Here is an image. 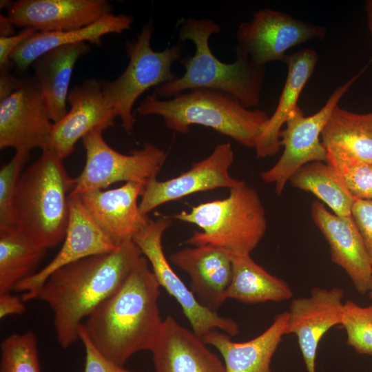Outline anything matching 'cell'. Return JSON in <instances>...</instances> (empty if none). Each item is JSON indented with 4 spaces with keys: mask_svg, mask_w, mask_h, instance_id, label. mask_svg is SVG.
Returning <instances> with one entry per match:
<instances>
[{
    "mask_svg": "<svg viewBox=\"0 0 372 372\" xmlns=\"http://www.w3.org/2000/svg\"><path fill=\"white\" fill-rule=\"evenodd\" d=\"M143 256L132 240L111 252L88 256L52 273L30 300L46 303L53 312L57 342L63 349L79 340L82 320L126 280Z\"/></svg>",
    "mask_w": 372,
    "mask_h": 372,
    "instance_id": "obj_1",
    "label": "cell"
},
{
    "mask_svg": "<svg viewBox=\"0 0 372 372\" xmlns=\"http://www.w3.org/2000/svg\"><path fill=\"white\" fill-rule=\"evenodd\" d=\"M159 288L148 260L142 256L123 284L83 324L101 353L124 366L134 354L150 351L164 320L158 304Z\"/></svg>",
    "mask_w": 372,
    "mask_h": 372,
    "instance_id": "obj_2",
    "label": "cell"
},
{
    "mask_svg": "<svg viewBox=\"0 0 372 372\" xmlns=\"http://www.w3.org/2000/svg\"><path fill=\"white\" fill-rule=\"evenodd\" d=\"M220 30V25L211 19H182L178 25V38L180 41H192L194 54L180 59L185 68L181 76L156 87L154 94L158 98L170 99L193 89H214L231 94L247 108L256 107L261 98L265 66L254 63L236 45V61L231 63L220 61L211 52L209 43L211 36Z\"/></svg>",
    "mask_w": 372,
    "mask_h": 372,
    "instance_id": "obj_3",
    "label": "cell"
},
{
    "mask_svg": "<svg viewBox=\"0 0 372 372\" xmlns=\"http://www.w3.org/2000/svg\"><path fill=\"white\" fill-rule=\"evenodd\" d=\"M63 158L50 148L23 171L14 199V229L46 250L65 236L70 215L69 198L74 187Z\"/></svg>",
    "mask_w": 372,
    "mask_h": 372,
    "instance_id": "obj_4",
    "label": "cell"
},
{
    "mask_svg": "<svg viewBox=\"0 0 372 372\" xmlns=\"http://www.w3.org/2000/svg\"><path fill=\"white\" fill-rule=\"evenodd\" d=\"M136 111L141 116H161L167 128L178 133H187L193 125H203L253 148L269 118L263 110L247 108L231 94L208 88L190 90L168 99L152 94Z\"/></svg>",
    "mask_w": 372,
    "mask_h": 372,
    "instance_id": "obj_5",
    "label": "cell"
},
{
    "mask_svg": "<svg viewBox=\"0 0 372 372\" xmlns=\"http://www.w3.org/2000/svg\"><path fill=\"white\" fill-rule=\"evenodd\" d=\"M229 189L227 197L192 206L172 218L198 226L185 243L211 245L232 254L250 255L267 227L265 207L258 192L242 181Z\"/></svg>",
    "mask_w": 372,
    "mask_h": 372,
    "instance_id": "obj_6",
    "label": "cell"
},
{
    "mask_svg": "<svg viewBox=\"0 0 372 372\" xmlns=\"http://www.w3.org/2000/svg\"><path fill=\"white\" fill-rule=\"evenodd\" d=\"M153 32L150 21L135 38L125 42L129 62L122 74L113 81H100L106 103L129 134L135 123L132 109L137 99L149 88L178 78L172 67L181 58L182 45L178 43L155 51L151 46Z\"/></svg>",
    "mask_w": 372,
    "mask_h": 372,
    "instance_id": "obj_7",
    "label": "cell"
},
{
    "mask_svg": "<svg viewBox=\"0 0 372 372\" xmlns=\"http://www.w3.org/2000/svg\"><path fill=\"white\" fill-rule=\"evenodd\" d=\"M102 130L96 129L82 138L85 164L74 178L70 196L103 189L121 181L144 185L156 178L167 158V153L146 142L138 149L124 154L112 148L104 140Z\"/></svg>",
    "mask_w": 372,
    "mask_h": 372,
    "instance_id": "obj_8",
    "label": "cell"
},
{
    "mask_svg": "<svg viewBox=\"0 0 372 372\" xmlns=\"http://www.w3.org/2000/svg\"><path fill=\"white\" fill-rule=\"evenodd\" d=\"M366 67L338 86L325 105L316 113L305 116L298 106L289 116L285 123L286 127L280 133L283 152L276 163L260 175L264 182L275 185V192L278 195L282 194L287 183L300 167L313 161L326 162L327 151L320 136L340 99L364 73Z\"/></svg>",
    "mask_w": 372,
    "mask_h": 372,
    "instance_id": "obj_9",
    "label": "cell"
},
{
    "mask_svg": "<svg viewBox=\"0 0 372 372\" xmlns=\"http://www.w3.org/2000/svg\"><path fill=\"white\" fill-rule=\"evenodd\" d=\"M172 224V218L158 216L151 220L132 240L150 264L160 287L179 304L196 335L203 338L211 331L219 330L235 336L239 333L238 324L203 306L171 267L163 251L162 238Z\"/></svg>",
    "mask_w": 372,
    "mask_h": 372,
    "instance_id": "obj_10",
    "label": "cell"
},
{
    "mask_svg": "<svg viewBox=\"0 0 372 372\" xmlns=\"http://www.w3.org/2000/svg\"><path fill=\"white\" fill-rule=\"evenodd\" d=\"M326 34L323 25L263 8L255 12L250 21L239 25L236 46L254 63L265 66L272 61L283 62L289 49L311 40L323 39Z\"/></svg>",
    "mask_w": 372,
    "mask_h": 372,
    "instance_id": "obj_11",
    "label": "cell"
},
{
    "mask_svg": "<svg viewBox=\"0 0 372 372\" xmlns=\"http://www.w3.org/2000/svg\"><path fill=\"white\" fill-rule=\"evenodd\" d=\"M234 161V151L230 143L217 145L204 159L192 164L191 168L179 176L160 181L156 178L145 186L139 208L147 215L156 207L191 194L217 188L230 189L243 180L230 176L229 168Z\"/></svg>",
    "mask_w": 372,
    "mask_h": 372,
    "instance_id": "obj_12",
    "label": "cell"
},
{
    "mask_svg": "<svg viewBox=\"0 0 372 372\" xmlns=\"http://www.w3.org/2000/svg\"><path fill=\"white\" fill-rule=\"evenodd\" d=\"M53 123L32 77L0 101V148L30 152L48 147Z\"/></svg>",
    "mask_w": 372,
    "mask_h": 372,
    "instance_id": "obj_13",
    "label": "cell"
},
{
    "mask_svg": "<svg viewBox=\"0 0 372 372\" xmlns=\"http://www.w3.org/2000/svg\"><path fill=\"white\" fill-rule=\"evenodd\" d=\"M344 291L340 287L311 289L309 297L292 300L285 335L294 334L307 372H316L318 348L332 327L341 325Z\"/></svg>",
    "mask_w": 372,
    "mask_h": 372,
    "instance_id": "obj_14",
    "label": "cell"
},
{
    "mask_svg": "<svg viewBox=\"0 0 372 372\" xmlns=\"http://www.w3.org/2000/svg\"><path fill=\"white\" fill-rule=\"evenodd\" d=\"M69 221L63 243L55 257L41 270L19 282L14 290L25 302L55 271L84 258L111 252L115 245L90 216L79 198L70 196Z\"/></svg>",
    "mask_w": 372,
    "mask_h": 372,
    "instance_id": "obj_15",
    "label": "cell"
},
{
    "mask_svg": "<svg viewBox=\"0 0 372 372\" xmlns=\"http://www.w3.org/2000/svg\"><path fill=\"white\" fill-rule=\"evenodd\" d=\"M67 102L70 110L53 123L48 146L63 159L72 153L80 138L94 130H105L113 126L116 118L105 102L101 82L94 79L72 87Z\"/></svg>",
    "mask_w": 372,
    "mask_h": 372,
    "instance_id": "obj_16",
    "label": "cell"
},
{
    "mask_svg": "<svg viewBox=\"0 0 372 372\" xmlns=\"http://www.w3.org/2000/svg\"><path fill=\"white\" fill-rule=\"evenodd\" d=\"M311 214L329 245L331 260L344 270L358 293L369 292L372 264L351 216L330 212L320 200L312 203Z\"/></svg>",
    "mask_w": 372,
    "mask_h": 372,
    "instance_id": "obj_17",
    "label": "cell"
},
{
    "mask_svg": "<svg viewBox=\"0 0 372 372\" xmlns=\"http://www.w3.org/2000/svg\"><path fill=\"white\" fill-rule=\"evenodd\" d=\"M145 185L127 182L120 187L76 196L102 231L116 245L132 240L151 220L141 213L138 198Z\"/></svg>",
    "mask_w": 372,
    "mask_h": 372,
    "instance_id": "obj_18",
    "label": "cell"
},
{
    "mask_svg": "<svg viewBox=\"0 0 372 372\" xmlns=\"http://www.w3.org/2000/svg\"><path fill=\"white\" fill-rule=\"evenodd\" d=\"M169 260L187 273L189 289L198 301L218 313L227 300L232 278L231 253L219 247L201 245L178 250Z\"/></svg>",
    "mask_w": 372,
    "mask_h": 372,
    "instance_id": "obj_19",
    "label": "cell"
},
{
    "mask_svg": "<svg viewBox=\"0 0 372 372\" xmlns=\"http://www.w3.org/2000/svg\"><path fill=\"white\" fill-rule=\"evenodd\" d=\"M112 9L106 0H19L7 11L17 26L56 32L87 26Z\"/></svg>",
    "mask_w": 372,
    "mask_h": 372,
    "instance_id": "obj_20",
    "label": "cell"
},
{
    "mask_svg": "<svg viewBox=\"0 0 372 372\" xmlns=\"http://www.w3.org/2000/svg\"><path fill=\"white\" fill-rule=\"evenodd\" d=\"M150 352L154 372H225L223 362L203 339L170 316L163 320Z\"/></svg>",
    "mask_w": 372,
    "mask_h": 372,
    "instance_id": "obj_21",
    "label": "cell"
},
{
    "mask_svg": "<svg viewBox=\"0 0 372 372\" xmlns=\"http://www.w3.org/2000/svg\"><path fill=\"white\" fill-rule=\"evenodd\" d=\"M288 312L277 314L261 334L245 342H235L227 333L212 331L203 339L221 355L225 372H273L271 362L283 336Z\"/></svg>",
    "mask_w": 372,
    "mask_h": 372,
    "instance_id": "obj_22",
    "label": "cell"
},
{
    "mask_svg": "<svg viewBox=\"0 0 372 372\" xmlns=\"http://www.w3.org/2000/svg\"><path fill=\"white\" fill-rule=\"evenodd\" d=\"M318 59L317 52L309 48L285 56L283 62L287 67L286 81L276 109L256 140L254 148L257 158L271 156L279 151L281 127L298 106L299 96L311 76Z\"/></svg>",
    "mask_w": 372,
    "mask_h": 372,
    "instance_id": "obj_23",
    "label": "cell"
},
{
    "mask_svg": "<svg viewBox=\"0 0 372 372\" xmlns=\"http://www.w3.org/2000/svg\"><path fill=\"white\" fill-rule=\"evenodd\" d=\"M90 50L85 42L52 49L33 63V81L42 96L48 114L55 123L67 114L66 103L73 68Z\"/></svg>",
    "mask_w": 372,
    "mask_h": 372,
    "instance_id": "obj_24",
    "label": "cell"
},
{
    "mask_svg": "<svg viewBox=\"0 0 372 372\" xmlns=\"http://www.w3.org/2000/svg\"><path fill=\"white\" fill-rule=\"evenodd\" d=\"M133 22L132 16L111 12L81 28L37 32L14 50L10 61L18 70H25L40 56L58 47L86 41L101 45L103 37L109 34L123 33L131 28Z\"/></svg>",
    "mask_w": 372,
    "mask_h": 372,
    "instance_id": "obj_25",
    "label": "cell"
},
{
    "mask_svg": "<svg viewBox=\"0 0 372 372\" xmlns=\"http://www.w3.org/2000/svg\"><path fill=\"white\" fill-rule=\"evenodd\" d=\"M232 278L226 293L231 298L244 304L282 302L291 299L289 285L256 263L250 255L231 254Z\"/></svg>",
    "mask_w": 372,
    "mask_h": 372,
    "instance_id": "obj_26",
    "label": "cell"
},
{
    "mask_svg": "<svg viewBox=\"0 0 372 372\" xmlns=\"http://www.w3.org/2000/svg\"><path fill=\"white\" fill-rule=\"evenodd\" d=\"M321 138L326 149H337L358 160L372 163V112L358 114L338 105Z\"/></svg>",
    "mask_w": 372,
    "mask_h": 372,
    "instance_id": "obj_27",
    "label": "cell"
},
{
    "mask_svg": "<svg viewBox=\"0 0 372 372\" xmlns=\"http://www.w3.org/2000/svg\"><path fill=\"white\" fill-rule=\"evenodd\" d=\"M289 182L314 194L336 215L349 216L354 198L338 172L327 163L313 161L297 170Z\"/></svg>",
    "mask_w": 372,
    "mask_h": 372,
    "instance_id": "obj_28",
    "label": "cell"
},
{
    "mask_svg": "<svg viewBox=\"0 0 372 372\" xmlns=\"http://www.w3.org/2000/svg\"><path fill=\"white\" fill-rule=\"evenodd\" d=\"M45 251L16 229L0 231V294L32 275Z\"/></svg>",
    "mask_w": 372,
    "mask_h": 372,
    "instance_id": "obj_29",
    "label": "cell"
},
{
    "mask_svg": "<svg viewBox=\"0 0 372 372\" xmlns=\"http://www.w3.org/2000/svg\"><path fill=\"white\" fill-rule=\"evenodd\" d=\"M0 355V372H41L37 340L31 331L6 337Z\"/></svg>",
    "mask_w": 372,
    "mask_h": 372,
    "instance_id": "obj_30",
    "label": "cell"
},
{
    "mask_svg": "<svg viewBox=\"0 0 372 372\" xmlns=\"http://www.w3.org/2000/svg\"><path fill=\"white\" fill-rule=\"evenodd\" d=\"M326 163L340 176L354 198L372 200V163L337 149H327Z\"/></svg>",
    "mask_w": 372,
    "mask_h": 372,
    "instance_id": "obj_31",
    "label": "cell"
},
{
    "mask_svg": "<svg viewBox=\"0 0 372 372\" xmlns=\"http://www.w3.org/2000/svg\"><path fill=\"white\" fill-rule=\"evenodd\" d=\"M341 326L349 346L358 353L372 356V304L361 307L347 300L342 307Z\"/></svg>",
    "mask_w": 372,
    "mask_h": 372,
    "instance_id": "obj_32",
    "label": "cell"
},
{
    "mask_svg": "<svg viewBox=\"0 0 372 372\" xmlns=\"http://www.w3.org/2000/svg\"><path fill=\"white\" fill-rule=\"evenodd\" d=\"M30 152L16 150L11 160L0 169V231L14 229V199L22 169Z\"/></svg>",
    "mask_w": 372,
    "mask_h": 372,
    "instance_id": "obj_33",
    "label": "cell"
},
{
    "mask_svg": "<svg viewBox=\"0 0 372 372\" xmlns=\"http://www.w3.org/2000/svg\"><path fill=\"white\" fill-rule=\"evenodd\" d=\"M83 324L79 329V340L85 349L84 372H138L116 364L101 353L89 339Z\"/></svg>",
    "mask_w": 372,
    "mask_h": 372,
    "instance_id": "obj_34",
    "label": "cell"
},
{
    "mask_svg": "<svg viewBox=\"0 0 372 372\" xmlns=\"http://www.w3.org/2000/svg\"><path fill=\"white\" fill-rule=\"evenodd\" d=\"M351 216L361 235L372 264V200L355 198Z\"/></svg>",
    "mask_w": 372,
    "mask_h": 372,
    "instance_id": "obj_35",
    "label": "cell"
},
{
    "mask_svg": "<svg viewBox=\"0 0 372 372\" xmlns=\"http://www.w3.org/2000/svg\"><path fill=\"white\" fill-rule=\"evenodd\" d=\"M37 32L32 28H24L17 34L10 37H0V72L10 70L14 65L10 61V56L14 50Z\"/></svg>",
    "mask_w": 372,
    "mask_h": 372,
    "instance_id": "obj_36",
    "label": "cell"
},
{
    "mask_svg": "<svg viewBox=\"0 0 372 372\" xmlns=\"http://www.w3.org/2000/svg\"><path fill=\"white\" fill-rule=\"evenodd\" d=\"M22 298L10 293L0 294V318L25 313L26 307Z\"/></svg>",
    "mask_w": 372,
    "mask_h": 372,
    "instance_id": "obj_37",
    "label": "cell"
},
{
    "mask_svg": "<svg viewBox=\"0 0 372 372\" xmlns=\"http://www.w3.org/2000/svg\"><path fill=\"white\" fill-rule=\"evenodd\" d=\"M23 79H19L9 71L0 72V101L15 92L22 83Z\"/></svg>",
    "mask_w": 372,
    "mask_h": 372,
    "instance_id": "obj_38",
    "label": "cell"
},
{
    "mask_svg": "<svg viewBox=\"0 0 372 372\" xmlns=\"http://www.w3.org/2000/svg\"><path fill=\"white\" fill-rule=\"evenodd\" d=\"M14 24L8 17L0 15V37H6L14 35Z\"/></svg>",
    "mask_w": 372,
    "mask_h": 372,
    "instance_id": "obj_39",
    "label": "cell"
},
{
    "mask_svg": "<svg viewBox=\"0 0 372 372\" xmlns=\"http://www.w3.org/2000/svg\"><path fill=\"white\" fill-rule=\"evenodd\" d=\"M365 10L367 17V25L372 38V0L366 1Z\"/></svg>",
    "mask_w": 372,
    "mask_h": 372,
    "instance_id": "obj_40",
    "label": "cell"
},
{
    "mask_svg": "<svg viewBox=\"0 0 372 372\" xmlns=\"http://www.w3.org/2000/svg\"><path fill=\"white\" fill-rule=\"evenodd\" d=\"M12 3V2L10 1L1 0L0 1V8L1 9L5 8L8 9L11 6Z\"/></svg>",
    "mask_w": 372,
    "mask_h": 372,
    "instance_id": "obj_41",
    "label": "cell"
},
{
    "mask_svg": "<svg viewBox=\"0 0 372 372\" xmlns=\"http://www.w3.org/2000/svg\"><path fill=\"white\" fill-rule=\"evenodd\" d=\"M369 293V297L372 299V282H371V287H370Z\"/></svg>",
    "mask_w": 372,
    "mask_h": 372,
    "instance_id": "obj_42",
    "label": "cell"
}]
</instances>
